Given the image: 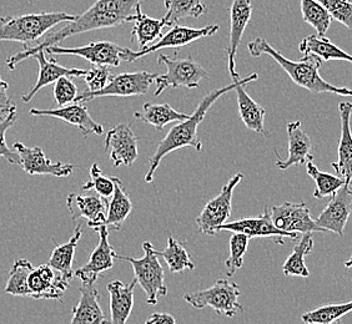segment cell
I'll return each instance as SVG.
<instances>
[{
  "instance_id": "43",
  "label": "cell",
  "mask_w": 352,
  "mask_h": 324,
  "mask_svg": "<svg viewBox=\"0 0 352 324\" xmlns=\"http://www.w3.org/2000/svg\"><path fill=\"white\" fill-rule=\"evenodd\" d=\"M16 119H18V114L15 110L12 111L4 120L0 121V159H6L12 165H21V159L15 150L9 149L6 141V134L8 130L16 122Z\"/></svg>"
},
{
  "instance_id": "9",
  "label": "cell",
  "mask_w": 352,
  "mask_h": 324,
  "mask_svg": "<svg viewBox=\"0 0 352 324\" xmlns=\"http://www.w3.org/2000/svg\"><path fill=\"white\" fill-rule=\"evenodd\" d=\"M241 180H244L243 174L232 176L223 185L220 194L204 206L201 212L197 217V229L201 233L215 236L217 232H220V227L223 223L228 222L232 211L234 189H236Z\"/></svg>"
},
{
  "instance_id": "22",
  "label": "cell",
  "mask_w": 352,
  "mask_h": 324,
  "mask_svg": "<svg viewBox=\"0 0 352 324\" xmlns=\"http://www.w3.org/2000/svg\"><path fill=\"white\" fill-rule=\"evenodd\" d=\"M258 79V74H250L244 79H241L240 84L235 89L239 114H240V117H241V120L244 122L246 128L251 130V131H254V132H256V134L269 137L270 134L265 130L264 125L266 110L260 104L255 102L245 90V86L249 82L256 81Z\"/></svg>"
},
{
  "instance_id": "36",
  "label": "cell",
  "mask_w": 352,
  "mask_h": 324,
  "mask_svg": "<svg viewBox=\"0 0 352 324\" xmlns=\"http://www.w3.org/2000/svg\"><path fill=\"white\" fill-rule=\"evenodd\" d=\"M306 171H307V175L311 177L316 185V189L314 192V197L316 200H322L325 197L335 195L336 191L341 189L346 183L338 175H331V174L320 171L312 160L306 162Z\"/></svg>"
},
{
  "instance_id": "18",
  "label": "cell",
  "mask_w": 352,
  "mask_h": 324,
  "mask_svg": "<svg viewBox=\"0 0 352 324\" xmlns=\"http://www.w3.org/2000/svg\"><path fill=\"white\" fill-rule=\"evenodd\" d=\"M352 213V187L344 185L332 195L331 200L321 215L315 220L322 230L344 236L346 223Z\"/></svg>"
},
{
  "instance_id": "34",
  "label": "cell",
  "mask_w": 352,
  "mask_h": 324,
  "mask_svg": "<svg viewBox=\"0 0 352 324\" xmlns=\"http://www.w3.org/2000/svg\"><path fill=\"white\" fill-rule=\"evenodd\" d=\"M165 14L163 19L166 27L176 25L184 18L197 19L206 13L201 0H164Z\"/></svg>"
},
{
  "instance_id": "12",
  "label": "cell",
  "mask_w": 352,
  "mask_h": 324,
  "mask_svg": "<svg viewBox=\"0 0 352 324\" xmlns=\"http://www.w3.org/2000/svg\"><path fill=\"white\" fill-rule=\"evenodd\" d=\"M271 220L280 230L292 233L326 232L311 217L310 209L305 202H285L270 209Z\"/></svg>"
},
{
  "instance_id": "10",
  "label": "cell",
  "mask_w": 352,
  "mask_h": 324,
  "mask_svg": "<svg viewBox=\"0 0 352 324\" xmlns=\"http://www.w3.org/2000/svg\"><path fill=\"white\" fill-rule=\"evenodd\" d=\"M157 75L149 71H136V73H122L113 76L111 80L105 88L100 91H89L78 95L74 102L87 104L96 100L98 97L104 96H119V97H129V96H142L149 93L151 85L155 82Z\"/></svg>"
},
{
  "instance_id": "29",
  "label": "cell",
  "mask_w": 352,
  "mask_h": 324,
  "mask_svg": "<svg viewBox=\"0 0 352 324\" xmlns=\"http://www.w3.org/2000/svg\"><path fill=\"white\" fill-rule=\"evenodd\" d=\"M131 21L134 27L131 32V40L139 43V49L149 47L162 36V30L166 27V23L162 19L150 18L142 13V4L136 7V12L133 15Z\"/></svg>"
},
{
  "instance_id": "48",
  "label": "cell",
  "mask_w": 352,
  "mask_h": 324,
  "mask_svg": "<svg viewBox=\"0 0 352 324\" xmlns=\"http://www.w3.org/2000/svg\"><path fill=\"white\" fill-rule=\"evenodd\" d=\"M351 267H352V255H351V257H350V258H349V259H347V261H346V262H345L346 270H349V268H351Z\"/></svg>"
},
{
  "instance_id": "38",
  "label": "cell",
  "mask_w": 352,
  "mask_h": 324,
  "mask_svg": "<svg viewBox=\"0 0 352 324\" xmlns=\"http://www.w3.org/2000/svg\"><path fill=\"white\" fill-rule=\"evenodd\" d=\"M352 312V299L345 303H332L306 312L301 319L306 324H331Z\"/></svg>"
},
{
  "instance_id": "13",
  "label": "cell",
  "mask_w": 352,
  "mask_h": 324,
  "mask_svg": "<svg viewBox=\"0 0 352 324\" xmlns=\"http://www.w3.org/2000/svg\"><path fill=\"white\" fill-rule=\"evenodd\" d=\"M104 149L108 151L114 167H120L122 165L131 166L139 156L138 139L131 125L119 124L110 128L104 141Z\"/></svg>"
},
{
  "instance_id": "3",
  "label": "cell",
  "mask_w": 352,
  "mask_h": 324,
  "mask_svg": "<svg viewBox=\"0 0 352 324\" xmlns=\"http://www.w3.org/2000/svg\"><path fill=\"white\" fill-rule=\"evenodd\" d=\"M248 47L249 53L254 58H258L261 55L271 56L300 88L306 89L314 94L330 93L340 96H352L351 89L335 86L321 78L318 69L321 68L322 60L314 55H304L300 61L290 60L280 54L263 38H256L255 40L250 41Z\"/></svg>"
},
{
  "instance_id": "39",
  "label": "cell",
  "mask_w": 352,
  "mask_h": 324,
  "mask_svg": "<svg viewBox=\"0 0 352 324\" xmlns=\"http://www.w3.org/2000/svg\"><path fill=\"white\" fill-rule=\"evenodd\" d=\"M302 18L310 24L320 36H325L326 32L331 25L332 18L326 8L318 0H300Z\"/></svg>"
},
{
  "instance_id": "25",
  "label": "cell",
  "mask_w": 352,
  "mask_h": 324,
  "mask_svg": "<svg viewBox=\"0 0 352 324\" xmlns=\"http://www.w3.org/2000/svg\"><path fill=\"white\" fill-rule=\"evenodd\" d=\"M252 15V3L251 0H232L230 7V35L229 45L226 47L228 69L229 73H235V56L240 43L243 40L245 29L248 27Z\"/></svg>"
},
{
  "instance_id": "15",
  "label": "cell",
  "mask_w": 352,
  "mask_h": 324,
  "mask_svg": "<svg viewBox=\"0 0 352 324\" xmlns=\"http://www.w3.org/2000/svg\"><path fill=\"white\" fill-rule=\"evenodd\" d=\"M14 150L21 159V169L28 175H52L55 177H68L75 170L74 165L64 162H53L47 159L41 148H28L21 142L14 143Z\"/></svg>"
},
{
  "instance_id": "49",
  "label": "cell",
  "mask_w": 352,
  "mask_h": 324,
  "mask_svg": "<svg viewBox=\"0 0 352 324\" xmlns=\"http://www.w3.org/2000/svg\"><path fill=\"white\" fill-rule=\"evenodd\" d=\"M331 324H342V323H341V322H340V321H336V322H333V323H331Z\"/></svg>"
},
{
  "instance_id": "45",
  "label": "cell",
  "mask_w": 352,
  "mask_h": 324,
  "mask_svg": "<svg viewBox=\"0 0 352 324\" xmlns=\"http://www.w3.org/2000/svg\"><path fill=\"white\" fill-rule=\"evenodd\" d=\"M111 78L113 76L108 67L94 65L93 68L87 70L84 81L88 85L89 91H100L108 85Z\"/></svg>"
},
{
  "instance_id": "23",
  "label": "cell",
  "mask_w": 352,
  "mask_h": 324,
  "mask_svg": "<svg viewBox=\"0 0 352 324\" xmlns=\"http://www.w3.org/2000/svg\"><path fill=\"white\" fill-rule=\"evenodd\" d=\"M39 64V75L35 82L34 86L28 91L27 94L21 96V100L24 102H30L35 95L50 84H55L60 78H84L87 74V70L84 69H70L59 65L55 59H47L45 50H41L36 54L33 55Z\"/></svg>"
},
{
  "instance_id": "6",
  "label": "cell",
  "mask_w": 352,
  "mask_h": 324,
  "mask_svg": "<svg viewBox=\"0 0 352 324\" xmlns=\"http://www.w3.org/2000/svg\"><path fill=\"white\" fill-rule=\"evenodd\" d=\"M240 287L229 279H217L209 288L184 294V301L197 310L210 307L217 314L232 318L244 312L243 304L239 302Z\"/></svg>"
},
{
  "instance_id": "46",
  "label": "cell",
  "mask_w": 352,
  "mask_h": 324,
  "mask_svg": "<svg viewBox=\"0 0 352 324\" xmlns=\"http://www.w3.org/2000/svg\"><path fill=\"white\" fill-rule=\"evenodd\" d=\"M9 85L0 76V121L4 120L12 111H15L16 105L8 95Z\"/></svg>"
},
{
  "instance_id": "28",
  "label": "cell",
  "mask_w": 352,
  "mask_h": 324,
  "mask_svg": "<svg viewBox=\"0 0 352 324\" xmlns=\"http://www.w3.org/2000/svg\"><path fill=\"white\" fill-rule=\"evenodd\" d=\"M82 226L78 224L75 227L74 235L69 238L68 242L56 244L54 250L52 252V256L49 258V266L60 273L61 277L69 284L75 276L74 256L76 246L79 243V240L82 238Z\"/></svg>"
},
{
  "instance_id": "24",
  "label": "cell",
  "mask_w": 352,
  "mask_h": 324,
  "mask_svg": "<svg viewBox=\"0 0 352 324\" xmlns=\"http://www.w3.org/2000/svg\"><path fill=\"white\" fill-rule=\"evenodd\" d=\"M286 130L289 139L287 159H281L278 151H275V155L278 157L275 165L283 171L292 167L294 165H305L306 162L314 160V156L310 154L312 148L311 140L301 128V122L298 120L290 121L286 125Z\"/></svg>"
},
{
  "instance_id": "35",
  "label": "cell",
  "mask_w": 352,
  "mask_h": 324,
  "mask_svg": "<svg viewBox=\"0 0 352 324\" xmlns=\"http://www.w3.org/2000/svg\"><path fill=\"white\" fill-rule=\"evenodd\" d=\"M159 256L163 257L171 273H182L184 270L195 268V264L185 248V244L176 241L174 237L168 238V244L163 252H159Z\"/></svg>"
},
{
  "instance_id": "20",
  "label": "cell",
  "mask_w": 352,
  "mask_h": 324,
  "mask_svg": "<svg viewBox=\"0 0 352 324\" xmlns=\"http://www.w3.org/2000/svg\"><path fill=\"white\" fill-rule=\"evenodd\" d=\"M109 200L99 195H76L70 194L67 197V207L69 213L76 221L79 218H85L89 227L96 230L100 226H105L108 215Z\"/></svg>"
},
{
  "instance_id": "47",
  "label": "cell",
  "mask_w": 352,
  "mask_h": 324,
  "mask_svg": "<svg viewBox=\"0 0 352 324\" xmlns=\"http://www.w3.org/2000/svg\"><path fill=\"white\" fill-rule=\"evenodd\" d=\"M145 324H176L175 318L169 313H153Z\"/></svg>"
},
{
  "instance_id": "5",
  "label": "cell",
  "mask_w": 352,
  "mask_h": 324,
  "mask_svg": "<svg viewBox=\"0 0 352 324\" xmlns=\"http://www.w3.org/2000/svg\"><path fill=\"white\" fill-rule=\"evenodd\" d=\"M144 256L142 258L116 255V258L126 261L133 266L136 282L146 294V303L155 305L159 297L168 294V287L165 284V272L159 261V252L150 242L142 243Z\"/></svg>"
},
{
  "instance_id": "4",
  "label": "cell",
  "mask_w": 352,
  "mask_h": 324,
  "mask_svg": "<svg viewBox=\"0 0 352 324\" xmlns=\"http://www.w3.org/2000/svg\"><path fill=\"white\" fill-rule=\"evenodd\" d=\"M76 19L75 15L63 13H32L0 18V41L33 43L41 40L50 29L61 23Z\"/></svg>"
},
{
  "instance_id": "2",
  "label": "cell",
  "mask_w": 352,
  "mask_h": 324,
  "mask_svg": "<svg viewBox=\"0 0 352 324\" xmlns=\"http://www.w3.org/2000/svg\"><path fill=\"white\" fill-rule=\"evenodd\" d=\"M231 79H232V84L230 85L215 89L209 94L205 95L201 99V102H199L194 114L189 116V119L177 122L175 126L170 128L169 132L166 134L162 141L159 142L154 155L150 157L149 170L145 175L146 183L153 181L156 170L160 166L164 157L169 155L170 152H174V151L184 149V148H192V149L197 150V152L203 151L204 145L197 136V128H199V125L203 122L204 117L209 111V108L217 102V99L231 90H235L241 81V78L236 71L234 74H231Z\"/></svg>"
},
{
  "instance_id": "27",
  "label": "cell",
  "mask_w": 352,
  "mask_h": 324,
  "mask_svg": "<svg viewBox=\"0 0 352 324\" xmlns=\"http://www.w3.org/2000/svg\"><path fill=\"white\" fill-rule=\"evenodd\" d=\"M135 278L129 284L122 281H111L108 284L110 296V322L111 324H126L134 307Z\"/></svg>"
},
{
  "instance_id": "32",
  "label": "cell",
  "mask_w": 352,
  "mask_h": 324,
  "mask_svg": "<svg viewBox=\"0 0 352 324\" xmlns=\"http://www.w3.org/2000/svg\"><path fill=\"white\" fill-rule=\"evenodd\" d=\"M136 119L149 124L156 130H163L171 122H180L189 119L190 115L176 111L169 104H144L142 113L134 114Z\"/></svg>"
},
{
  "instance_id": "33",
  "label": "cell",
  "mask_w": 352,
  "mask_h": 324,
  "mask_svg": "<svg viewBox=\"0 0 352 324\" xmlns=\"http://www.w3.org/2000/svg\"><path fill=\"white\" fill-rule=\"evenodd\" d=\"M314 248V236L312 233H304L300 237L296 246L294 247L292 255L287 257L283 266L285 276H298L307 278L310 276V270L305 264L307 255L311 253Z\"/></svg>"
},
{
  "instance_id": "31",
  "label": "cell",
  "mask_w": 352,
  "mask_h": 324,
  "mask_svg": "<svg viewBox=\"0 0 352 324\" xmlns=\"http://www.w3.org/2000/svg\"><path fill=\"white\" fill-rule=\"evenodd\" d=\"M131 211L133 203L125 189V186L120 178L116 177V191L111 196V200H109L105 226L113 227L116 231L122 230V224L129 217Z\"/></svg>"
},
{
  "instance_id": "1",
  "label": "cell",
  "mask_w": 352,
  "mask_h": 324,
  "mask_svg": "<svg viewBox=\"0 0 352 324\" xmlns=\"http://www.w3.org/2000/svg\"><path fill=\"white\" fill-rule=\"evenodd\" d=\"M140 1L142 0H96L87 12L76 16L75 21H69L59 30L44 35L41 40L36 41L34 47H24L21 51L10 55L7 60L8 68L14 70L21 61L33 58V55L41 50H45L47 47L58 45L69 36L130 23Z\"/></svg>"
},
{
  "instance_id": "14",
  "label": "cell",
  "mask_w": 352,
  "mask_h": 324,
  "mask_svg": "<svg viewBox=\"0 0 352 324\" xmlns=\"http://www.w3.org/2000/svg\"><path fill=\"white\" fill-rule=\"evenodd\" d=\"M220 231H231V232H239L244 233L246 236L254 238V237H265L271 238L274 242L278 244H284V238H292L298 240V233H292L286 231L278 229L272 220H271L270 209H265L263 215L258 217H248V218H239L231 222L223 223L220 227Z\"/></svg>"
},
{
  "instance_id": "42",
  "label": "cell",
  "mask_w": 352,
  "mask_h": 324,
  "mask_svg": "<svg viewBox=\"0 0 352 324\" xmlns=\"http://www.w3.org/2000/svg\"><path fill=\"white\" fill-rule=\"evenodd\" d=\"M321 3L332 19L344 24L352 30V3L349 0H318Z\"/></svg>"
},
{
  "instance_id": "44",
  "label": "cell",
  "mask_w": 352,
  "mask_h": 324,
  "mask_svg": "<svg viewBox=\"0 0 352 324\" xmlns=\"http://www.w3.org/2000/svg\"><path fill=\"white\" fill-rule=\"evenodd\" d=\"M76 97H78V88L70 78L64 76L55 82L54 99L59 108L74 102Z\"/></svg>"
},
{
  "instance_id": "17",
  "label": "cell",
  "mask_w": 352,
  "mask_h": 324,
  "mask_svg": "<svg viewBox=\"0 0 352 324\" xmlns=\"http://www.w3.org/2000/svg\"><path fill=\"white\" fill-rule=\"evenodd\" d=\"M68 281L49 264L34 267L28 277L29 298L33 299H54L63 301L64 292L68 290Z\"/></svg>"
},
{
  "instance_id": "8",
  "label": "cell",
  "mask_w": 352,
  "mask_h": 324,
  "mask_svg": "<svg viewBox=\"0 0 352 324\" xmlns=\"http://www.w3.org/2000/svg\"><path fill=\"white\" fill-rule=\"evenodd\" d=\"M220 27L217 24H210V25L203 27H182V25L176 24L171 27L166 34L162 35L155 43H153L149 47L139 49L136 51L131 50L129 47H125L122 59V61H126V62H134L146 55L153 54L157 50H163V49H176L175 54H177L179 53L177 49L186 47L194 41L211 36L217 33Z\"/></svg>"
},
{
  "instance_id": "41",
  "label": "cell",
  "mask_w": 352,
  "mask_h": 324,
  "mask_svg": "<svg viewBox=\"0 0 352 324\" xmlns=\"http://www.w3.org/2000/svg\"><path fill=\"white\" fill-rule=\"evenodd\" d=\"M82 191H91L102 196V198H111L116 191V177L105 176L98 163L91 165L90 167V180L82 186Z\"/></svg>"
},
{
  "instance_id": "21",
  "label": "cell",
  "mask_w": 352,
  "mask_h": 324,
  "mask_svg": "<svg viewBox=\"0 0 352 324\" xmlns=\"http://www.w3.org/2000/svg\"><path fill=\"white\" fill-rule=\"evenodd\" d=\"M339 113L341 134L338 148V160L332 162L331 166L336 171V175L341 177L346 185L352 187V102H340Z\"/></svg>"
},
{
  "instance_id": "16",
  "label": "cell",
  "mask_w": 352,
  "mask_h": 324,
  "mask_svg": "<svg viewBox=\"0 0 352 324\" xmlns=\"http://www.w3.org/2000/svg\"><path fill=\"white\" fill-rule=\"evenodd\" d=\"M95 231L99 233V243L88 262L75 270V276L82 281V284H94L104 272L114 267V259H116V251L109 243V227L100 226Z\"/></svg>"
},
{
  "instance_id": "19",
  "label": "cell",
  "mask_w": 352,
  "mask_h": 324,
  "mask_svg": "<svg viewBox=\"0 0 352 324\" xmlns=\"http://www.w3.org/2000/svg\"><path fill=\"white\" fill-rule=\"evenodd\" d=\"M30 115L49 116L59 119L61 121L68 122L79 128L84 137L90 135H102L104 128L95 121L89 114L88 108L82 102H72L65 106L58 108H30Z\"/></svg>"
},
{
  "instance_id": "40",
  "label": "cell",
  "mask_w": 352,
  "mask_h": 324,
  "mask_svg": "<svg viewBox=\"0 0 352 324\" xmlns=\"http://www.w3.org/2000/svg\"><path fill=\"white\" fill-rule=\"evenodd\" d=\"M250 240V237L239 232H234V235L231 236L230 255L225 261L228 277H232L236 273V270L244 266V257L248 252Z\"/></svg>"
},
{
  "instance_id": "7",
  "label": "cell",
  "mask_w": 352,
  "mask_h": 324,
  "mask_svg": "<svg viewBox=\"0 0 352 324\" xmlns=\"http://www.w3.org/2000/svg\"><path fill=\"white\" fill-rule=\"evenodd\" d=\"M157 64L166 68V73L157 75L154 96H160L166 89H197L200 82L208 79L206 70L192 58L173 59L168 55H159Z\"/></svg>"
},
{
  "instance_id": "26",
  "label": "cell",
  "mask_w": 352,
  "mask_h": 324,
  "mask_svg": "<svg viewBox=\"0 0 352 324\" xmlns=\"http://www.w3.org/2000/svg\"><path fill=\"white\" fill-rule=\"evenodd\" d=\"M80 298L73 307L69 324H111L100 305V293L94 284H82L79 288Z\"/></svg>"
},
{
  "instance_id": "30",
  "label": "cell",
  "mask_w": 352,
  "mask_h": 324,
  "mask_svg": "<svg viewBox=\"0 0 352 324\" xmlns=\"http://www.w3.org/2000/svg\"><path fill=\"white\" fill-rule=\"evenodd\" d=\"M298 50L304 55H314L322 61L342 60L352 62V55L336 47L330 39L318 34L304 38L298 45Z\"/></svg>"
},
{
  "instance_id": "37",
  "label": "cell",
  "mask_w": 352,
  "mask_h": 324,
  "mask_svg": "<svg viewBox=\"0 0 352 324\" xmlns=\"http://www.w3.org/2000/svg\"><path fill=\"white\" fill-rule=\"evenodd\" d=\"M34 267L25 258L15 259L8 278L4 292L15 297H29L28 290V277Z\"/></svg>"
},
{
  "instance_id": "11",
  "label": "cell",
  "mask_w": 352,
  "mask_h": 324,
  "mask_svg": "<svg viewBox=\"0 0 352 324\" xmlns=\"http://www.w3.org/2000/svg\"><path fill=\"white\" fill-rule=\"evenodd\" d=\"M125 47L111 41H90L87 45L78 47H64L52 45L45 49V54L75 55L98 67H119Z\"/></svg>"
}]
</instances>
